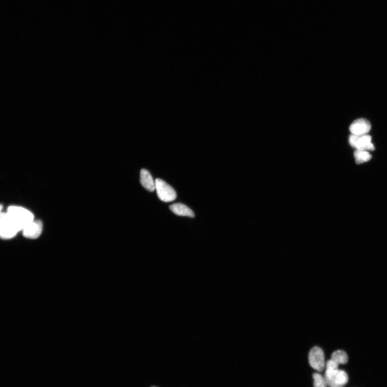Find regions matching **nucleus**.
Listing matches in <instances>:
<instances>
[{"mask_svg":"<svg viewBox=\"0 0 387 387\" xmlns=\"http://www.w3.org/2000/svg\"><path fill=\"white\" fill-rule=\"evenodd\" d=\"M156 190L159 199L165 203L175 200L177 193L170 185L160 179H157L155 181Z\"/></svg>","mask_w":387,"mask_h":387,"instance_id":"1","label":"nucleus"},{"mask_svg":"<svg viewBox=\"0 0 387 387\" xmlns=\"http://www.w3.org/2000/svg\"><path fill=\"white\" fill-rule=\"evenodd\" d=\"M7 212L23 227L28 223L34 220V215L23 207L10 206Z\"/></svg>","mask_w":387,"mask_h":387,"instance_id":"2","label":"nucleus"},{"mask_svg":"<svg viewBox=\"0 0 387 387\" xmlns=\"http://www.w3.org/2000/svg\"><path fill=\"white\" fill-rule=\"evenodd\" d=\"M349 143L357 150L362 151H373L375 149L372 143L371 136L368 135L358 136L352 134L349 138Z\"/></svg>","mask_w":387,"mask_h":387,"instance_id":"3","label":"nucleus"},{"mask_svg":"<svg viewBox=\"0 0 387 387\" xmlns=\"http://www.w3.org/2000/svg\"><path fill=\"white\" fill-rule=\"evenodd\" d=\"M23 229V227L8 212H2L0 215V230L18 234Z\"/></svg>","mask_w":387,"mask_h":387,"instance_id":"4","label":"nucleus"},{"mask_svg":"<svg viewBox=\"0 0 387 387\" xmlns=\"http://www.w3.org/2000/svg\"><path fill=\"white\" fill-rule=\"evenodd\" d=\"M309 362L311 366L319 372H322L325 366L324 353L320 347L316 346L309 354Z\"/></svg>","mask_w":387,"mask_h":387,"instance_id":"5","label":"nucleus"},{"mask_svg":"<svg viewBox=\"0 0 387 387\" xmlns=\"http://www.w3.org/2000/svg\"><path fill=\"white\" fill-rule=\"evenodd\" d=\"M43 223L41 221H32L26 224L23 228V236L32 239L39 238L42 232Z\"/></svg>","mask_w":387,"mask_h":387,"instance_id":"6","label":"nucleus"},{"mask_svg":"<svg viewBox=\"0 0 387 387\" xmlns=\"http://www.w3.org/2000/svg\"><path fill=\"white\" fill-rule=\"evenodd\" d=\"M370 129H371V125L367 119L364 118L356 119L350 127V131L352 134L358 136L367 135Z\"/></svg>","mask_w":387,"mask_h":387,"instance_id":"7","label":"nucleus"},{"mask_svg":"<svg viewBox=\"0 0 387 387\" xmlns=\"http://www.w3.org/2000/svg\"><path fill=\"white\" fill-rule=\"evenodd\" d=\"M140 183L150 192H154L156 189L155 182L150 172L145 169H142L140 171Z\"/></svg>","mask_w":387,"mask_h":387,"instance_id":"8","label":"nucleus"},{"mask_svg":"<svg viewBox=\"0 0 387 387\" xmlns=\"http://www.w3.org/2000/svg\"><path fill=\"white\" fill-rule=\"evenodd\" d=\"M348 377L347 373L342 370L338 369L332 377L328 386L341 387L348 382Z\"/></svg>","mask_w":387,"mask_h":387,"instance_id":"9","label":"nucleus"},{"mask_svg":"<svg viewBox=\"0 0 387 387\" xmlns=\"http://www.w3.org/2000/svg\"><path fill=\"white\" fill-rule=\"evenodd\" d=\"M170 209L174 214L182 216L194 217V212L186 205L182 204H175L170 206Z\"/></svg>","mask_w":387,"mask_h":387,"instance_id":"10","label":"nucleus"},{"mask_svg":"<svg viewBox=\"0 0 387 387\" xmlns=\"http://www.w3.org/2000/svg\"><path fill=\"white\" fill-rule=\"evenodd\" d=\"M338 369H339V364L332 361L331 359L327 362L326 364V371L324 378L328 386L332 377H333Z\"/></svg>","mask_w":387,"mask_h":387,"instance_id":"11","label":"nucleus"},{"mask_svg":"<svg viewBox=\"0 0 387 387\" xmlns=\"http://www.w3.org/2000/svg\"><path fill=\"white\" fill-rule=\"evenodd\" d=\"M354 155L358 164L368 162L372 159V155L367 151L357 150Z\"/></svg>","mask_w":387,"mask_h":387,"instance_id":"12","label":"nucleus"},{"mask_svg":"<svg viewBox=\"0 0 387 387\" xmlns=\"http://www.w3.org/2000/svg\"><path fill=\"white\" fill-rule=\"evenodd\" d=\"M331 360L339 365L345 364L348 362V356L344 351L338 350L332 354Z\"/></svg>","mask_w":387,"mask_h":387,"instance_id":"13","label":"nucleus"},{"mask_svg":"<svg viewBox=\"0 0 387 387\" xmlns=\"http://www.w3.org/2000/svg\"><path fill=\"white\" fill-rule=\"evenodd\" d=\"M314 387H327L325 380L322 376L319 373H314L313 375Z\"/></svg>","mask_w":387,"mask_h":387,"instance_id":"14","label":"nucleus"},{"mask_svg":"<svg viewBox=\"0 0 387 387\" xmlns=\"http://www.w3.org/2000/svg\"><path fill=\"white\" fill-rule=\"evenodd\" d=\"M2 208H3V206L0 205V215H1V214L2 213Z\"/></svg>","mask_w":387,"mask_h":387,"instance_id":"15","label":"nucleus"},{"mask_svg":"<svg viewBox=\"0 0 387 387\" xmlns=\"http://www.w3.org/2000/svg\"></svg>","mask_w":387,"mask_h":387,"instance_id":"16","label":"nucleus"},{"mask_svg":"<svg viewBox=\"0 0 387 387\" xmlns=\"http://www.w3.org/2000/svg\"></svg>","mask_w":387,"mask_h":387,"instance_id":"17","label":"nucleus"}]
</instances>
